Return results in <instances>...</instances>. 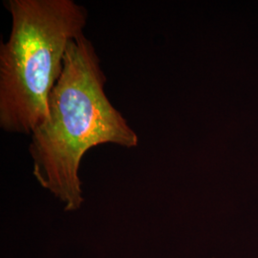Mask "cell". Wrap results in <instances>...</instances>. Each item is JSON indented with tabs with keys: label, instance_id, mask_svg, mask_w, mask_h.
<instances>
[{
	"label": "cell",
	"instance_id": "1",
	"mask_svg": "<svg viewBox=\"0 0 258 258\" xmlns=\"http://www.w3.org/2000/svg\"><path fill=\"white\" fill-rule=\"evenodd\" d=\"M105 83L92 42L84 34L72 39L48 98L46 119L31 134L33 174L65 212H77L84 202L79 171L87 151L107 144L138 146L137 133L111 103Z\"/></svg>",
	"mask_w": 258,
	"mask_h": 258
},
{
	"label": "cell",
	"instance_id": "2",
	"mask_svg": "<svg viewBox=\"0 0 258 258\" xmlns=\"http://www.w3.org/2000/svg\"><path fill=\"white\" fill-rule=\"evenodd\" d=\"M6 7L12 29L0 44V127L31 135L46 119L66 49L83 35L88 12L74 0H9Z\"/></svg>",
	"mask_w": 258,
	"mask_h": 258
}]
</instances>
